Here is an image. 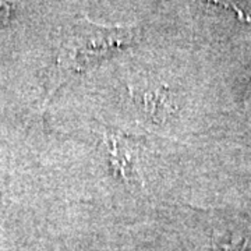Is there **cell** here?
I'll return each instance as SVG.
<instances>
[{
  "mask_svg": "<svg viewBox=\"0 0 251 251\" xmlns=\"http://www.w3.org/2000/svg\"><path fill=\"white\" fill-rule=\"evenodd\" d=\"M88 29H82L74 36V44L66 46V52L69 56L63 59L64 62L72 63L77 60L78 56H97L108 52L116 46L125 44L126 39L130 38L128 32H122L117 29H106L105 27H87Z\"/></svg>",
  "mask_w": 251,
  "mask_h": 251,
  "instance_id": "1",
  "label": "cell"
},
{
  "mask_svg": "<svg viewBox=\"0 0 251 251\" xmlns=\"http://www.w3.org/2000/svg\"><path fill=\"white\" fill-rule=\"evenodd\" d=\"M246 103L251 106V80H250V84H249V88H247V91H246Z\"/></svg>",
  "mask_w": 251,
  "mask_h": 251,
  "instance_id": "3",
  "label": "cell"
},
{
  "mask_svg": "<svg viewBox=\"0 0 251 251\" xmlns=\"http://www.w3.org/2000/svg\"><path fill=\"white\" fill-rule=\"evenodd\" d=\"M105 138L110 150V161L117 173L126 179L138 177V162L133 144L119 134H109Z\"/></svg>",
  "mask_w": 251,
  "mask_h": 251,
  "instance_id": "2",
  "label": "cell"
}]
</instances>
